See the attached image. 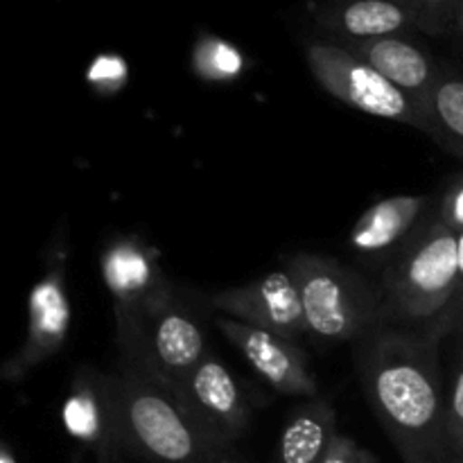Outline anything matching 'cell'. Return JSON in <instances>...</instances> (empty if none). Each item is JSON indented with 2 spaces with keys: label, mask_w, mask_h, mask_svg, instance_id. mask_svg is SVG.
I'll use <instances>...</instances> for the list:
<instances>
[{
  "label": "cell",
  "mask_w": 463,
  "mask_h": 463,
  "mask_svg": "<svg viewBox=\"0 0 463 463\" xmlns=\"http://www.w3.org/2000/svg\"><path fill=\"white\" fill-rule=\"evenodd\" d=\"M324 463H380V459L369 448L360 446L353 437L339 432L333 443V450Z\"/></svg>",
  "instance_id": "44dd1931"
},
{
  "label": "cell",
  "mask_w": 463,
  "mask_h": 463,
  "mask_svg": "<svg viewBox=\"0 0 463 463\" xmlns=\"http://www.w3.org/2000/svg\"><path fill=\"white\" fill-rule=\"evenodd\" d=\"M342 45L364 59L393 86L423 104L425 111L430 113V98L441 72L419 45L410 43L402 36H383V39Z\"/></svg>",
  "instance_id": "5bb4252c"
},
{
  "label": "cell",
  "mask_w": 463,
  "mask_h": 463,
  "mask_svg": "<svg viewBox=\"0 0 463 463\" xmlns=\"http://www.w3.org/2000/svg\"><path fill=\"white\" fill-rule=\"evenodd\" d=\"M63 420L68 432L93 452L95 463H122L125 450L118 439L104 373L86 369L77 375L71 398L63 407Z\"/></svg>",
  "instance_id": "4fadbf2b"
},
{
  "label": "cell",
  "mask_w": 463,
  "mask_h": 463,
  "mask_svg": "<svg viewBox=\"0 0 463 463\" xmlns=\"http://www.w3.org/2000/svg\"><path fill=\"white\" fill-rule=\"evenodd\" d=\"M102 279L113 298L116 337L134 330L176 294L152 249L138 238H116L104 247Z\"/></svg>",
  "instance_id": "ba28073f"
},
{
  "label": "cell",
  "mask_w": 463,
  "mask_h": 463,
  "mask_svg": "<svg viewBox=\"0 0 463 463\" xmlns=\"http://www.w3.org/2000/svg\"><path fill=\"white\" fill-rule=\"evenodd\" d=\"M217 330L224 335L231 346L242 353L253 371L283 396L317 398L319 387L310 371L307 355L294 339L276 335L271 330L242 324L231 317H217Z\"/></svg>",
  "instance_id": "30bf717a"
},
{
  "label": "cell",
  "mask_w": 463,
  "mask_h": 463,
  "mask_svg": "<svg viewBox=\"0 0 463 463\" xmlns=\"http://www.w3.org/2000/svg\"><path fill=\"white\" fill-rule=\"evenodd\" d=\"M315 18L335 43H362L419 30L416 12L401 0H324Z\"/></svg>",
  "instance_id": "7c38bea8"
},
{
  "label": "cell",
  "mask_w": 463,
  "mask_h": 463,
  "mask_svg": "<svg viewBox=\"0 0 463 463\" xmlns=\"http://www.w3.org/2000/svg\"><path fill=\"white\" fill-rule=\"evenodd\" d=\"M450 335L383 324L357 342L360 384L402 463H455L441 373Z\"/></svg>",
  "instance_id": "6da1fadb"
},
{
  "label": "cell",
  "mask_w": 463,
  "mask_h": 463,
  "mask_svg": "<svg viewBox=\"0 0 463 463\" xmlns=\"http://www.w3.org/2000/svg\"><path fill=\"white\" fill-rule=\"evenodd\" d=\"M71 297L66 288V244L50 251L48 269L27 298V326L21 348L5 362L3 378L21 383L36 366L57 355L71 330Z\"/></svg>",
  "instance_id": "52a82bcc"
},
{
  "label": "cell",
  "mask_w": 463,
  "mask_h": 463,
  "mask_svg": "<svg viewBox=\"0 0 463 463\" xmlns=\"http://www.w3.org/2000/svg\"><path fill=\"white\" fill-rule=\"evenodd\" d=\"M71 463H81V457L77 455V457H72V461Z\"/></svg>",
  "instance_id": "4316f807"
},
{
  "label": "cell",
  "mask_w": 463,
  "mask_h": 463,
  "mask_svg": "<svg viewBox=\"0 0 463 463\" xmlns=\"http://www.w3.org/2000/svg\"><path fill=\"white\" fill-rule=\"evenodd\" d=\"M430 120L439 140L463 152V77L441 72L430 98Z\"/></svg>",
  "instance_id": "e0dca14e"
},
{
  "label": "cell",
  "mask_w": 463,
  "mask_h": 463,
  "mask_svg": "<svg viewBox=\"0 0 463 463\" xmlns=\"http://www.w3.org/2000/svg\"><path fill=\"white\" fill-rule=\"evenodd\" d=\"M122 373L145 380L175 396L194 366L208 355L206 337L179 294L116 337Z\"/></svg>",
  "instance_id": "5b68a950"
},
{
  "label": "cell",
  "mask_w": 463,
  "mask_h": 463,
  "mask_svg": "<svg viewBox=\"0 0 463 463\" xmlns=\"http://www.w3.org/2000/svg\"><path fill=\"white\" fill-rule=\"evenodd\" d=\"M104 387L127 455L145 463H251L163 389L122 371L104 375Z\"/></svg>",
  "instance_id": "7a4b0ae2"
},
{
  "label": "cell",
  "mask_w": 463,
  "mask_h": 463,
  "mask_svg": "<svg viewBox=\"0 0 463 463\" xmlns=\"http://www.w3.org/2000/svg\"><path fill=\"white\" fill-rule=\"evenodd\" d=\"M459 5L461 0H419L416 5L419 30L432 36L448 34L455 27Z\"/></svg>",
  "instance_id": "ffe728a7"
},
{
  "label": "cell",
  "mask_w": 463,
  "mask_h": 463,
  "mask_svg": "<svg viewBox=\"0 0 463 463\" xmlns=\"http://www.w3.org/2000/svg\"><path fill=\"white\" fill-rule=\"evenodd\" d=\"M337 411L324 398H310L285 420L276 463H324L337 439Z\"/></svg>",
  "instance_id": "2e32d148"
},
{
  "label": "cell",
  "mask_w": 463,
  "mask_h": 463,
  "mask_svg": "<svg viewBox=\"0 0 463 463\" xmlns=\"http://www.w3.org/2000/svg\"><path fill=\"white\" fill-rule=\"evenodd\" d=\"M455 310L463 319V233H459V289H457Z\"/></svg>",
  "instance_id": "603a6c76"
},
{
  "label": "cell",
  "mask_w": 463,
  "mask_h": 463,
  "mask_svg": "<svg viewBox=\"0 0 463 463\" xmlns=\"http://www.w3.org/2000/svg\"><path fill=\"white\" fill-rule=\"evenodd\" d=\"M285 267L297 280L307 333L321 342H360L387 324L383 292L351 267L317 253H294Z\"/></svg>",
  "instance_id": "277c9868"
},
{
  "label": "cell",
  "mask_w": 463,
  "mask_h": 463,
  "mask_svg": "<svg viewBox=\"0 0 463 463\" xmlns=\"http://www.w3.org/2000/svg\"><path fill=\"white\" fill-rule=\"evenodd\" d=\"M459 289V231L437 220L407 242L383 279L387 324L414 330L461 324L455 301Z\"/></svg>",
  "instance_id": "3957f363"
},
{
  "label": "cell",
  "mask_w": 463,
  "mask_h": 463,
  "mask_svg": "<svg viewBox=\"0 0 463 463\" xmlns=\"http://www.w3.org/2000/svg\"><path fill=\"white\" fill-rule=\"evenodd\" d=\"M306 61L321 89L369 116L396 120L434 136L430 113L411 95L393 86L373 66L335 41H312Z\"/></svg>",
  "instance_id": "8992f818"
},
{
  "label": "cell",
  "mask_w": 463,
  "mask_h": 463,
  "mask_svg": "<svg viewBox=\"0 0 463 463\" xmlns=\"http://www.w3.org/2000/svg\"><path fill=\"white\" fill-rule=\"evenodd\" d=\"M457 337L455 364H452V384L448 392V434L455 463H463V321L452 333Z\"/></svg>",
  "instance_id": "ac0fdd59"
},
{
  "label": "cell",
  "mask_w": 463,
  "mask_h": 463,
  "mask_svg": "<svg viewBox=\"0 0 463 463\" xmlns=\"http://www.w3.org/2000/svg\"><path fill=\"white\" fill-rule=\"evenodd\" d=\"M0 463H18L16 455H14L12 448H9L7 443H3V446H0Z\"/></svg>",
  "instance_id": "cb8c5ba5"
},
{
  "label": "cell",
  "mask_w": 463,
  "mask_h": 463,
  "mask_svg": "<svg viewBox=\"0 0 463 463\" xmlns=\"http://www.w3.org/2000/svg\"><path fill=\"white\" fill-rule=\"evenodd\" d=\"M122 463H125V461H122Z\"/></svg>",
  "instance_id": "83f0119b"
},
{
  "label": "cell",
  "mask_w": 463,
  "mask_h": 463,
  "mask_svg": "<svg viewBox=\"0 0 463 463\" xmlns=\"http://www.w3.org/2000/svg\"><path fill=\"white\" fill-rule=\"evenodd\" d=\"M439 220L463 233V176H459L448 188V193L443 194L441 208H439Z\"/></svg>",
  "instance_id": "7402d4cb"
},
{
  "label": "cell",
  "mask_w": 463,
  "mask_h": 463,
  "mask_svg": "<svg viewBox=\"0 0 463 463\" xmlns=\"http://www.w3.org/2000/svg\"><path fill=\"white\" fill-rule=\"evenodd\" d=\"M430 206L425 194H396L373 203L357 217L348 242L362 256H384L405 242Z\"/></svg>",
  "instance_id": "9a60e30c"
},
{
  "label": "cell",
  "mask_w": 463,
  "mask_h": 463,
  "mask_svg": "<svg viewBox=\"0 0 463 463\" xmlns=\"http://www.w3.org/2000/svg\"><path fill=\"white\" fill-rule=\"evenodd\" d=\"M172 398L193 419L231 443H238L251 428V405L242 387L213 353L194 366Z\"/></svg>",
  "instance_id": "8fae6325"
},
{
  "label": "cell",
  "mask_w": 463,
  "mask_h": 463,
  "mask_svg": "<svg viewBox=\"0 0 463 463\" xmlns=\"http://www.w3.org/2000/svg\"><path fill=\"white\" fill-rule=\"evenodd\" d=\"M194 61H197V71L202 75L213 77V80H224V77L238 75L240 66H242L238 50L231 48V45H226L220 39H203L197 45Z\"/></svg>",
  "instance_id": "d6986e66"
},
{
  "label": "cell",
  "mask_w": 463,
  "mask_h": 463,
  "mask_svg": "<svg viewBox=\"0 0 463 463\" xmlns=\"http://www.w3.org/2000/svg\"><path fill=\"white\" fill-rule=\"evenodd\" d=\"M452 32H457V34L463 39V0L459 5V12H457V18H455V27H452Z\"/></svg>",
  "instance_id": "d4e9b609"
},
{
  "label": "cell",
  "mask_w": 463,
  "mask_h": 463,
  "mask_svg": "<svg viewBox=\"0 0 463 463\" xmlns=\"http://www.w3.org/2000/svg\"><path fill=\"white\" fill-rule=\"evenodd\" d=\"M208 303L222 317H231L242 324L271 330V333L283 335L294 342L303 333H307L301 294H298L297 280L289 274L288 267L269 271L253 283L211 294Z\"/></svg>",
  "instance_id": "9c48e42d"
},
{
  "label": "cell",
  "mask_w": 463,
  "mask_h": 463,
  "mask_svg": "<svg viewBox=\"0 0 463 463\" xmlns=\"http://www.w3.org/2000/svg\"><path fill=\"white\" fill-rule=\"evenodd\" d=\"M401 3L410 5V7H411V9H414V12H416V5H419V0H401Z\"/></svg>",
  "instance_id": "484cf974"
}]
</instances>
